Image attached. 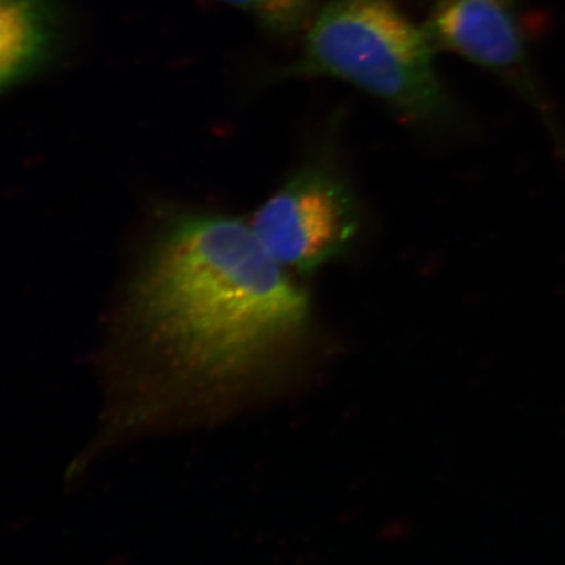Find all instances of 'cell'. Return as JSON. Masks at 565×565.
<instances>
[{"label":"cell","mask_w":565,"mask_h":565,"mask_svg":"<svg viewBox=\"0 0 565 565\" xmlns=\"http://www.w3.org/2000/svg\"><path fill=\"white\" fill-rule=\"evenodd\" d=\"M286 270L252 225L223 215L180 216L148 256L134 303L148 333L183 369L237 376L306 323V294Z\"/></svg>","instance_id":"cell-1"},{"label":"cell","mask_w":565,"mask_h":565,"mask_svg":"<svg viewBox=\"0 0 565 565\" xmlns=\"http://www.w3.org/2000/svg\"><path fill=\"white\" fill-rule=\"evenodd\" d=\"M434 51L395 0H330L309 28L295 73L334 77L409 122L430 124L449 109Z\"/></svg>","instance_id":"cell-2"},{"label":"cell","mask_w":565,"mask_h":565,"mask_svg":"<svg viewBox=\"0 0 565 565\" xmlns=\"http://www.w3.org/2000/svg\"><path fill=\"white\" fill-rule=\"evenodd\" d=\"M355 198L327 168H307L275 193L252 228L287 270L312 274L349 249L359 230Z\"/></svg>","instance_id":"cell-3"},{"label":"cell","mask_w":565,"mask_h":565,"mask_svg":"<svg viewBox=\"0 0 565 565\" xmlns=\"http://www.w3.org/2000/svg\"><path fill=\"white\" fill-rule=\"evenodd\" d=\"M426 31L435 47L524 86L525 42L515 0H435Z\"/></svg>","instance_id":"cell-4"},{"label":"cell","mask_w":565,"mask_h":565,"mask_svg":"<svg viewBox=\"0 0 565 565\" xmlns=\"http://www.w3.org/2000/svg\"><path fill=\"white\" fill-rule=\"evenodd\" d=\"M58 0H0V84L12 89L53 58L58 45Z\"/></svg>","instance_id":"cell-5"},{"label":"cell","mask_w":565,"mask_h":565,"mask_svg":"<svg viewBox=\"0 0 565 565\" xmlns=\"http://www.w3.org/2000/svg\"><path fill=\"white\" fill-rule=\"evenodd\" d=\"M250 15L268 32L279 35L301 30L313 17L316 0H218Z\"/></svg>","instance_id":"cell-6"}]
</instances>
